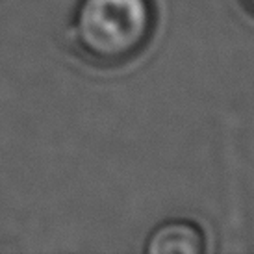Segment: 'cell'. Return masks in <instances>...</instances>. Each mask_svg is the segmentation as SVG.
I'll list each match as a JSON object with an SVG mask.
<instances>
[{
  "mask_svg": "<svg viewBox=\"0 0 254 254\" xmlns=\"http://www.w3.org/2000/svg\"><path fill=\"white\" fill-rule=\"evenodd\" d=\"M154 28L152 0H78L69 39L87 64L121 67L145 50Z\"/></svg>",
  "mask_w": 254,
  "mask_h": 254,
  "instance_id": "6da1fadb",
  "label": "cell"
},
{
  "mask_svg": "<svg viewBox=\"0 0 254 254\" xmlns=\"http://www.w3.org/2000/svg\"><path fill=\"white\" fill-rule=\"evenodd\" d=\"M143 251L147 254H202L206 236L190 219H167L152 228Z\"/></svg>",
  "mask_w": 254,
  "mask_h": 254,
  "instance_id": "7a4b0ae2",
  "label": "cell"
},
{
  "mask_svg": "<svg viewBox=\"0 0 254 254\" xmlns=\"http://www.w3.org/2000/svg\"><path fill=\"white\" fill-rule=\"evenodd\" d=\"M241 4L245 6V9H247L249 13L254 17V0H241Z\"/></svg>",
  "mask_w": 254,
  "mask_h": 254,
  "instance_id": "3957f363",
  "label": "cell"
}]
</instances>
